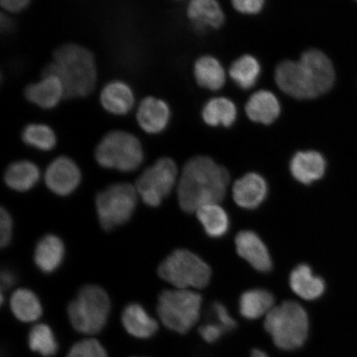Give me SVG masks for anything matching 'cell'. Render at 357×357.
Segmentation results:
<instances>
[{
    "label": "cell",
    "instance_id": "obj_5",
    "mask_svg": "<svg viewBox=\"0 0 357 357\" xmlns=\"http://www.w3.org/2000/svg\"><path fill=\"white\" fill-rule=\"evenodd\" d=\"M202 297L190 289H167L160 294L158 314L168 329L185 334L197 324Z\"/></svg>",
    "mask_w": 357,
    "mask_h": 357
},
{
    "label": "cell",
    "instance_id": "obj_7",
    "mask_svg": "<svg viewBox=\"0 0 357 357\" xmlns=\"http://www.w3.org/2000/svg\"><path fill=\"white\" fill-rule=\"evenodd\" d=\"M96 159L102 167L131 172L144 160L138 138L124 131H112L102 138L96 149Z\"/></svg>",
    "mask_w": 357,
    "mask_h": 357
},
{
    "label": "cell",
    "instance_id": "obj_39",
    "mask_svg": "<svg viewBox=\"0 0 357 357\" xmlns=\"http://www.w3.org/2000/svg\"><path fill=\"white\" fill-rule=\"evenodd\" d=\"M15 275L12 271L8 270H3L1 272V284L2 290L3 289H8L15 284Z\"/></svg>",
    "mask_w": 357,
    "mask_h": 357
},
{
    "label": "cell",
    "instance_id": "obj_38",
    "mask_svg": "<svg viewBox=\"0 0 357 357\" xmlns=\"http://www.w3.org/2000/svg\"><path fill=\"white\" fill-rule=\"evenodd\" d=\"M32 0H0L4 10L10 13H20L29 7Z\"/></svg>",
    "mask_w": 357,
    "mask_h": 357
},
{
    "label": "cell",
    "instance_id": "obj_10",
    "mask_svg": "<svg viewBox=\"0 0 357 357\" xmlns=\"http://www.w3.org/2000/svg\"><path fill=\"white\" fill-rule=\"evenodd\" d=\"M298 61L309 100L322 96L332 89L336 77L332 61L325 53L310 49Z\"/></svg>",
    "mask_w": 357,
    "mask_h": 357
},
{
    "label": "cell",
    "instance_id": "obj_41",
    "mask_svg": "<svg viewBox=\"0 0 357 357\" xmlns=\"http://www.w3.org/2000/svg\"><path fill=\"white\" fill-rule=\"evenodd\" d=\"M251 357H268V356L266 354V352L256 349L252 352Z\"/></svg>",
    "mask_w": 357,
    "mask_h": 357
},
{
    "label": "cell",
    "instance_id": "obj_18",
    "mask_svg": "<svg viewBox=\"0 0 357 357\" xmlns=\"http://www.w3.org/2000/svg\"><path fill=\"white\" fill-rule=\"evenodd\" d=\"M245 111L251 121L270 125L280 117L281 105L278 96L273 92L261 89L249 98Z\"/></svg>",
    "mask_w": 357,
    "mask_h": 357
},
{
    "label": "cell",
    "instance_id": "obj_12",
    "mask_svg": "<svg viewBox=\"0 0 357 357\" xmlns=\"http://www.w3.org/2000/svg\"><path fill=\"white\" fill-rule=\"evenodd\" d=\"M236 252L254 269L267 273L272 269V261L266 245L252 231H242L235 238Z\"/></svg>",
    "mask_w": 357,
    "mask_h": 357
},
{
    "label": "cell",
    "instance_id": "obj_19",
    "mask_svg": "<svg viewBox=\"0 0 357 357\" xmlns=\"http://www.w3.org/2000/svg\"><path fill=\"white\" fill-rule=\"evenodd\" d=\"M100 104L109 114L126 115L135 104V96L127 83L122 80H114L102 89Z\"/></svg>",
    "mask_w": 357,
    "mask_h": 357
},
{
    "label": "cell",
    "instance_id": "obj_13",
    "mask_svg": "<svg viewBox=\"0 0 357 357\" xmlns=\"http://www.w3.org/2000/svg\"><path fill=\"white\" fill-rule=\"evenodd\" d=\"M24 96L26 100L39 108L52 109L66 97V92L59 77L55 75L43 74L40 82L26 87Z\"/></svg>",
    "mask_w": 357,
    "mask_h": 357
},
{
    "label": "cell",
    "instance_id": "obj_30",
    "mask_svg": "<svg viewBox=\"0 0 357 357\" xmlns=\"http://www.w3.org/2000/svg\"><path fill=\"white\" fill-rule=\"evenodd\" d=\"M205 233L214 238L225 236L229 229L227 213L218 204L205 205L195 212Z\"/></svg>",
    "mask_w": 357,
    "mask_h": 357
},
{
    "label": "cell",
    "instance_id": "obj_16",
    "mask_svg": "<svg viewBox=\"0 0 357 357\" xmlns=\"http://www.w3.org/2000/svg\"><path fill=\"white\" fill-rule=\"evenodd\" d=\"M327 167L324 155L316 151H298L290 160L292 176L303 185H310L322 178Z\"/></svg>",
    "mask_w": 357,
    "mask_h": 357
},
{
    "label": "cell",
    "instance_id": "obj_17",
    "mask_svg": "<svg viewBox=\"0 0 357 357\" xmlns=\"http://www.w3.org/2000/svg\"><path fill=\"white\" fill-rule=\"evenodd\" d=\"M268 193L267 183L257 173H248L238 178L233 186L235 203L245 209L256 208L263 203Z\"/></svg>",
    "mask_w": 357,
    "mask_h": 357
},
{
    "label": "cell",
    "instance_id": "obj_29",
    "mask_svg": "<svg viewBox=\"0 0 357 357\" xmlns=\"http://www.w3.org/2000/svg\"><path fill=\"white\" fill-rule=\"evenodd\" d=\"M261 73V66L257 58L245 54L231 63L229 73L236 86L242 89H250L255 86Z\"/></svg>",
    "mask_w": 357,
    "mask_h": 357
},
{
    "label": "cell",
    "instance_id": "obj_14",
    "mask_svg": "<svg viewBox=\"0 0 357 357\" xmlns=\"http://www.w3.org/2000/svg\"><path fill=\"white\" fill-rule=\"evenodd\" d=\"M172 111L166 101L153 96L142 100L137 111V121L146 133L162 132L171 121Z\"/></svg>",
    "mask_w": 357,
    "mask_h": 357
},
{
    "label": "cell",
    "instance_id": "obj_32",
    "mask_svg": "<svg viewBox=\"0 0 357 357\" xmlns=\"http://www.w3.org/2000/svg\"><path fill=\"white\" fill-rule=\"evenodd\" d=\"M30 349L44 356H54L58 350V343L54 333L48 325H35L29 334Z\"/></svg>",
    "mask_w": 357,
    "mask_h": 357
},
{
    "label": "cell",
    "instance_id": "obj_26",
    "mask_svg": "<svg viewBox=\"0 0 357 357\" xmlns=\"http://www.w3.org/2000/svg\"><path fill=\"white\" fill-rule=\"evenodd\" d=\"M275 307L273 294L266 289H253L243 294L239 301V311L243 318L255 320L267 315Z\"/></svg>",
    "mask_w": 357,
    "mask_h": 357
},
{
    "label": "cell",
    "instance_id": "obj_35",
    "mask_svg": "<svg viewBox=\"0 0 357 357\" xmlns=\"http://www.w3.org/2000/svg\"><path fill=\"white\" fill-rule=\"evenodd\" d=\"M0 245L1 248H6L10 244L13 235V220L10 214L4 209L1 208L0 213Z\"/></svg>",
    "mask_w": 357,
    "mask_h": 357
},
{
    "label": "cell",
    "instance_id": "obj_22",
    "mask_svg": "<svg viewBox=\"0 0 357 357\" xmlns=\"http://www.w3.org/2000/svg\"><path fill=\"white\" fill-rule=\"evenodd\" d=\"M65 257V245L60 238L49 234L43 236L35 249L36 266L43 273L50 274L61 265Z\"/></svg>",
    "mask_w": 357,
    "mask_h": 357
},
{
    "label": "cell",
    "instance_id": "obj_4",
    "mask_svg": "<svg viewBox=\"0 0 357 357\" xmlns=\"http://www.w3.org/2000/svg\"><path fill=\"white\" fill-rule=\"evenodd\" d=\"M111 309L108 294L96 284L80 289L77 298L67 307L70 323L77 332L99 333L105 327Z\"/></svg>",
    "mask_w": 357,
    "mask_h": 357
},
{
    "label": "cell",
    "instance_id": "obj_1",
    "mask_svg": "<svg viewBox=\"0 0 357 357\" xmlns=\"http://www.w3.org/2000/svg\"><path fill=\"white\" fill-rule=\"evenodd\" d=\"M230 176L227 169L208 156L192 158L182 169L178 201L183 211L195 213L201 207L225 199Z\"/></svg>",
    "mask_w": 357,
    "mask_h": 357
},
{
    "label": "cell",
    "instance_id": "obj_31",
    "mask_svg": "<svg viewBox=\"0 0 357 357\" xmlns=\"http://www.w3.org/2000/svg\"><path fill=\"white\" fill-rule=\"evenodd\" d=\"M22 139L26 145L44 151L54 149L57 141L53 129L48 125L42 123L26 125L22 130Z\"/></svg>",
    "mask_w": 357,
    "mask_h": 357
},
{
    "label": "cell",
    "instance_id": "obj_9",
    "mask_svg": "<svg viewBox=\"0 0 357 357\" xmlns=\"http://www.w3.org/2000/svg\"><path fill=\"white\" fill-rule=\"evenodd\" d=\"M177 176L175 162L171 158H160L138 177L135 188L144 204L150 207H158L171 194Z\"/></svg>",
    "mask_w": 357,
    "mask_h": 357
},
{
    "label": "cell",
    "instance_id": "obj_15",
    "mask_svg": "<svg viewBox=\"0 0 357 357\" xmlns=\"http://www.w3.org/2000/svg\"><path fill=\"white\" fill-rule=\"evenodd\" d=\"M187 16L200 33L220 29L225 22V12L218 0H190Z\"/></svg>",
    "mask_w": 357,
    "mask_h": 357
},
{
    "label": "cell",
    "instance_id": "obj_40",
    "mask_svg": "<svg viewBox=\"0 0 357 357\" xmlns=\"http://www.w3.org/2000/svg\"><path fill=\"white\" fill-rule=\"evenodd\" d=\"M13 22L10 17L6 15H2L1 17V29L3 32H8V31L13 29Z\"/></svg>",
    "mask_w": 357,
    "mask_h": 357
},
{
    "label": "cell",
    "instance_id": "obj_2",
    "mask_svg": "<svg viewBox=\"0 0 357 357\" xmlns=\"http://www.w3.org/2000/svg\"><path fill=\"white\" fill-rule=\"evenodd\" d=\"M43 74L55 75L63 84L67 98L88 96L96 87V58L87 48L75 43L58 47Z\"/></svg>",
    "mask_w": 357,
    "mask_h": 357
},
{
    "label": "cell",
    "instance_id": "obj_37",
    "mask_svg": "<svg viewBox=\"0 0 357 357\" xmlns=\"http://www.w3.org/2000/svg\"><path fill=\"white\" fill-rule=\"evenodd\" d=\"M220 325L208 324L202 326L199 330L200 336L202 337L205 342L213 343L218 340L225 333Z\"/></svg>",
    "mask_w": 357,
    "mask_h": 357
},
{
    "label": "cell",
    "instance_id": "obj_28",
    "mask_svg": "<svg viewBox=\"0 0 357 357\" xmlns=\"http://www.w3.org/2000/svg\"><path fill=\"white\" fill-rule=\"evenodd\" d=\"M13 314L22 323H33L43 314L42 303L36 294L28 289H19L10 298Z\"/></svg>",
    "mask_w": 357,
    "mask_h": 357
},
{
    "label": "cell",
    "instance_id": "obj_23",
    "mask_svg": "<svg viewBox=\"0 0 357 357\" xmlns=\"http://www.w3.org/2000/svg\"><path fill=\"white\" fill-rule=\"evenodd\" d=\"M275 80L281 91L296 100H309L298 61L284 60L276 66Z\"/></svg>",
    "mask_w": 357,
    "mask_h": 357
},
{
    "label": "cell",
    "instance_id": "obj_33",
    "mask_svg": "<svg viewBox=\"0 0 357 357\" xmlns=\"http://www.w3.org/2000/svg\"><path fill=\"white\" fill-rule=\"evenodd\" d=\"M66 357H108V354L99 341L89 338L75 343Z\"/></svg>",
    "mask_w": 357,
    "mask_h": 357
},
{
    "label": "cell",
    "instance_id": "obj_25",
    "mask_svg": "<svg viewBox=\"0 0 357 357\" xmlns=\"http://www.w3.org/2000/svg\"><path fill=\"white\" fill-rule=\"evenodd\" d=\"M201 115L208 126L229 128L238 118V109L234 102L227 98L216 97L204 105Z\"/></svg>",
    "mask_w": 357,
    "mask_h": 357
},
{
    "label": "cell",
    "instance_id": "obj_24",
    "mask_svg": "<svg viewBox=\"0 0 357 357\" xmlns=\"http://www.w3.org/2000/svg\"><path fill=\"white\" fill-rule=\"evenodd\" d=\"M194 75L200 87L220 91L226 83V73L221 62L212 56H203L195 61Z\"/></svg>",
    "mask_w": 357,
    "mask_h": 357
},
{
    "label": "cell",
    "instance_id": "obj_36",
    "mask_svg": "<svg viewBox=\"0 0 357 357\" xmlns=\"http://www.w3.org/2000/svg\"><path fill=\"white\" fill-rule=\"evenodd\" d=\"M213 311L225 331H231L236 327V321L231 318L226 307L220 302L213 303Z\"/></svg>",
    "mask_w": 357,
    "mask_h": 357
},
{
    "label": "cell",
    "instance_id": "obj_6",
    "mask_svg": "<svg viewBox=\"0 0 357 357\" xmlns=\"http://www.w3.org/2000/svg\"><path fill=\"white\" fill-rule=\"evenodd\" d=\"M212 271L206 262L194 252L178 249L158 268L160 278L176 289H204L209 284Z\"/></svg>",
    "mask_w": 357,
    "mask_h": 357
},
{
    "label": "cell",
    "instance_id": "obj_20",
    "mask_svg": "<svg viewBox=\"0 0 357 357\" xmlns=\"http://www.w3.org/2000/svg\"><path fill=\"white\" fill-rule=\"evenodd\" d=\"M289 285L297 296L307 301L318 300L326 289L323 278L314 275L306 264L294 268L289 276Z\"/></svg>",
    "mask_w": 357,
    "mask_h": 357
},
{
    "label": "cell",
    "instance_id": "obj_27",
    "mask_svg": "<svg viewBox=\"0 0 357 357\" xmlns=\"http://www.w3.org/2000/svg\"><path fill=\"white\" fill-rule=\"evenodd\" d=\"M40 171L36 165L29 160H19L13 162L4 174V181L13 190L29 191L38 184Z\"/></svg>",
    "mask_w": 357,
    "mask_h": 357
},
{
    "label": "cell",
    "instance_id": "obj_8",
    "mask_svg": "<svg viewBox=\"0 0 357 357\" xmlns=\"http://www.w3.org/2000/svg\"><path fill=\"white\" fill-rule=\"evenodd\" d=\"M135 186L126 183L112 185L98 194V218L105 231H111L131 220L137 203Z\"/></svg>",
    "mask_w": 357,
    "mask_h": 357
},
{
    "label": "cell",
    "instance_id": "obj_21",
    "mask_svg": "<svg viewBox=\"0 0 357 357\" xmlns=\"http://www.w3.org/2000/svg\"><path fill=\"white\" fill-rule=\"evenodd\" d=\"M122 324L128 333L139 339L153 337L158 331V323L139 303H132L125 307Z\"/></svg>",
    "mask_w": 357,
    "mask_h": 357
},
{
    "label": "cell",
    "instance_id": "obj_3",
    "mask_svg": "<svg viewBox=\"0 0 357 357\" xmlns=\"http://www.w3.org/2000/svg\"><path fill=\"white\" fill-rule=\"evenodd\" d=\"M264 327L279 349L294 351L305 345L309 336V316L300 303L287 301L268 312Z\"/></svg>",
    "mask_w": 357,
    "mask_h": 357
},
{
    "label": "cell",
    "instance_id": "obj_34",
    "mask_svg": "<svg viewBox=\"0 0 357 357\" xmlns=\"http://www.w3.org/2000/svg\"><path fill=\"white\" fill-rule=\"evenodd\" d=\"M236 11L245 15L260 13L265 7L266 0H231Z\"/></svg>",
    "mask_w": 357,
    "mask_h": 357
},
{
    "label": "cell",
    "instance_id": "obj_11",
    "mask_svg": "<svg viewBox=\"0 0 357 357\" xmlns=\"http://www.w3.org/2000/svg\"><path fill=\"white\" fill-rule=\"evenodd\" d=\"M82 180V173L73 160L61 156L49 165L45 174V182L53 193L68 195L77 188Z\"/></svg>",
    "mask_w": 357,
    "mask_h": 357
}]
</instances>
